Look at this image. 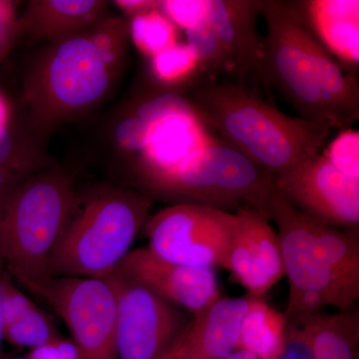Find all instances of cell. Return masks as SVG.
I'll list each match as a JSON object with an SVG mask.
<instances>
[{
	"instance_id": "6da1fadb",
	"label": "cell",
	"mask_w": 359,
	"mask_h": 359,
	"mask_svg": "<svg viewBox=\"0 0 359 359\" xmlns=\"http://www.w3.org/2000/svg\"><path fill=\"white\" fill-rule=\"evenodd\" d=\"M188 103L224 142L275 178L320 154L332 130L285 114L236 82L202 80Z\"/></svg>"
},
{
	"instance_id": "7a4b0ae2",
	"label": "cell",
	"mask_w": 359,
	"mask_h": 359,
	"mask_svg": "<svg viewBox=\"0 0 359 359\" xmlns=\"http://www.w3.org/2000/svg\"><path fill=\"white\" fill-rule=\"evenodd\" d=\"M77 209L74 180L52 165L0 202V259L33 294L50 280L52 257Z\"/></svg>"
},
{
	"instance_id": "3957f363",
	"label": "cell",
	"mask_w": 359,
	"mask_h": 359,
	"mask_svg": "<svg viewBox=\"0 0 359 359\" xmlns=\"http://www.w3.org/2000/svg\"><path fill=\"white\" fill-rule=\"evenodd\" d=\"M148 194L104 187L85 201L71 219L50 264L52 278H107L131 252L150 217Z\"/></svg>"
},
{
	"instance_id": "277c9868",
	"label": "cell",
	"mask_w": 359,
	"mask_h": 359,
	"mask_svg": "<svg viewBox=\"0 0 359 359\" xmlns=\"http://www.w3.org/2000/svg\"><path fill=\"white\" fill-rule=\"evenodd\" d=\"M114 78L87 32L47 45L26 72V123L43 140L58 125L96 108L109 93Z\"/></svg>"
},
{
	"instance_id": "5b68a950",
	"label": "cell",
	"mask_w": 359,
	"mask_h": 359,
	"mask_svg": "<svg viewBox=\"0 0 359 359\" xmlns=\"http://www.w3.org/2000/svg\"><path fill=\"white\" fill-rule=\"evenodd\" d=\"M143 185L175 204L207 205L226 212L248 207L266 212L276 189L275 177L224 141L196 148L176 166Z\"/></svg>"
},
{
	"instance_id": "8992f818",
	"label": "cell",
	"mask_w": 359,
	"mask_h": 359,
	"mask_svg": "<svg viewBox=\"0 0 359 359\" xmlns=\"http://www.w3.org/2000/svg\"><path fill=\"white\" fill-rule=\"evenodd\" d=\"M266 25L261 74L299 117L337 129L332 111L316 83L299 39V18L292 1L262 0Z\"/></svg>"
},
{
	"instance_id": "52a82bcc",
	"label": "cell",
	"mask_w": 359,
	"mask_h": 359,
	"mask_svg": "<svg viewBox=\"0 0 359 359\" xmlns=\"http://www.w3.org/2000/svg\"><path fill=\"white\" fill-rule=\"evenodd\" d=\"M235 212L195 204H174L149 217L147 249L170 263L224 268Z\"/></svg>"
},
{
	"instance_id": "ba28073f",
	"label": "cell",
	"mask_w": 359,
	"mask_h": 359,
	"mask_svg": "<svg viewBox=\"0 0 359 359\" xmlns=\"http://www.w3.org/2000/svg\"><path fill=\"white\" fill-rule=\"evenodd\" d=\"M43 297L67 325L81 359H118L117 292L110 276L52 278Z\"/></svg>"
},
{
	"instance_id": "9c48e42d",
	"label": "cell",
	"mask_w": 359,
	"mask_h": 359,
	"mask_svg": "<svg viewBox=\"0 0 359 359\" xmlns=\"http://www.w3.org/2000/svg\"><path fill=\"white\" fill-rule=\"evenodd\" d=\"M266 212L278 228L283 271L290 283L287 304L304 295H316L325 306L339 311L353 309L359 289L344 282L328 268L314 245L306 215L290 204L276 185Z\"/></svg>"
},
{
	"instance_id": "30bf717a",
	"label": "cell",
	"mask_w": 359,
	"mask_h": 359,
	"mask_svg": "<svg viewBox=\"0 0 359 359\" xmlns=\"http://www.w3.org/2000/svg\"><path fill=\"white\" fill-rule=\"evenodd\" d=\"M117 292L118 359H159L185 330L181 309L152 290L114 271Z\"/></svg>"
},
{
	"instance_id": "8fae6325",
	"label": "cell",
	"mask_w": 359,
	"mask_h": 359,
	"mask_svg": "<svg viewBox=\"0 0 359 359\" xmlns=\"http://www.w3.org/2000/svg\"><path fill=\"white\" fill-rule=\"evenodd\" d=\"M285 199L311 218L358 233L359 179L348 176L320 153L276 177Z\"/></svg>"
},
{
	"instance_id": "7c38bea8",
	"label": "cell",
	"mask_w": 359,
	"mask_h": 359,
	"mask_svg": "<svg viewBox=\"0 0 359 359\" xmlns=\"http://www.w3.org/2000/svg\"><path fill=\"white\" fill-rule=\"evenodd\" d=\"M224 268L248 295L262 297L285 276L278 233L264 212L241 208Z\"/></svg>"
},
{
	"instance_id": "4fadbf2b",
	"label": "cell",
	"mask_w": 359,
	"mask_h": 359,
	"mask_svg": "<svg viewBox=\"0 0 359 359\" xmlns=\"http://www.w3.org/2000/svg\"><path fill=\"white\" fill-rule=\"evenodd\" d=\"M197 316L222 297L216 269L170 263L147 248L131 250L116 271Z\"/></svg>"
},
{
	"instance_id": "5bb4252c",
	"label": "cell",
	"mask_w": 359,
	"mask_h": 359,
	"mask_svg": "<svg viewBox=\"0 0 359 359\" xmlns=\"http://www.w3.org/2000/svg\"><path fill=\"white\" fill-rule=\"evenodd\" d=\"M262 0H211L208 25L226 52L231 73L244 78L261 74L263 39L257 20Z\"/></svg>"
},
{
	"instance_id": "9a60e30c",
	"label": "cell",
	"mask_w": 359,
	"mask_h": 359,
	"mask_svg": "<svg viewBox=\"0 0 359 359\" xmlns=\"http://www.w3.org/2000/svg\"><path fill=\"white\" fill-rule=\"evenodd\" d=\"M108 15L103 0H32L18 18L20 36L32 43L57 44L88 32Z\"/></svg>"
},
{
	"instance_id": "2e32d148",
	"label": "cell",
	"mask_w": 359,
	"mask_h": 359,
	"mask_svg": "<svg viewBox=\"0 0 359 359\" xmlns=\"http://www.w3.org/2000/svg\"><path fill=\"white\" fill-rule=\"evenodd\" d=\"M304 25L347 73L359 68L358 0L292 1Z\"/></svg>"
},
{
	"instance_id": "e0dca14e",
	"label": "cell",
	"mask_w": 359,
	"mask_h": 359,
	"mask_svg": "<svg viewBox=\"0 0 359 359\" xmlns=\"http://www.w3.org/2000/svg\"><path fill=\"white\" fill-rule=\"evenodd\" d=\"M250 301V295L221 297L205 311L193 316L177 359H224L235 353Z\"/></svg>"
},
{
	"instance_id": "ac0fdd59",
	"label": "cell",
	"mask_w": 359,
	"mask_h": 359,
	"mask_svg": "<svg viewBox=\"0 0 359 359\" xmlns=\"http://www.w3.org/2000/svg\"><path fill=\"white\" fill-rule=\"evenodd\" d=\"M299 18L302 48L308 57L316 83L334 115L337 129L340 131L351 129L358 121L359 116L358 76L344 71L337 59L309 32L299 14Z\"/></svg>"
},
{
	"instance_id": "d6986e66",
	"label": "cell",
	"mask_w": 359,
	"mask_h": 359,
	"mask_svg": "<svg viewBox=\"0 0 359 359\" xmlns=\"http://www.w3.org/2000/svg\"><path fill=\"white\" fill-rule=\"evenodd\" d=\"M42 141L27 123L23 126L13 118L0 131V202L28 177L51 166Z\"/></svg>"
},
{
	"instance_id": "ffe728a7",
	"label": "cell",
	"mask_w": 359,
	"mask_h": 359,
	"mask_svg": "<svg viewBox=\"0 0 359 359\" xmlns=\"http://www.w3.org/2000/svg\"><path fill=\"white\" fill-rule=\"evenodd\" d=\"M4 339L11 344L43 348L57 342V332L45 316L6 275L4 280Z\"/></svg>"
},
{
	"instance_id": "44dd1931",
	"label": "cell",
	"mask_w": 359,
	"mask_h": 359,
	"mask_svg": "<svg viewBox=\"0 0 359 359\" xmlns=\"http://www.w3.org/2000/svg\"><path fill=\"white\" fill-rule=\"evenodd\" d=\"M285 313L262 297H252L241 325L238 349L257 359H275L282 351L287 330Z\"/></svg>"
},
{
	"instance_id": "7402d4cb",
	"label": "cell",
	"mask_w": 359,
	"mask_h": 359,
	"mask_svg": "<svg viewBox=\"0 0 359 359\" xmlns=\"http://www.w3.org/2000/svg\"><path fill=\"white\" fill-rule=\"evenodd\" d=\"M299 320L306 321L311 330L313 359H358L359 316L354 308Z\"/></svg>"
},
{
	"instance_id": "603a6c76",
	"label": "cell",
	"mask_w": 359,
	"mask_h": 359,
	"mask_svg": "<svg viewBox=\"0 0 359 359\" xmlns=\"http://www.w3.org/2000/svg\"><path fill=\"white\" fill-rule=\"evenodd\" d=\"M306 219L314 245L323 262L344 282L359 289L358 233L340 230L306 215Z\"/></svg>"
},
{
	"instance_id": "cb8c5ba5",
	"label": "cell",
	"mask_w": 359,
	"mask_h": 359,
	"mask_svg": "<svg viewBox=\"0 0 359 359\" xmlns=\"http://www.w3.org/2000/svg\"><path fill=\"white\" fill-rule=\"evenodd\" d=\"M129 35L137 49L152 58L177 43L178 28L155 9L130 18Z\"/></svg>"
},
{
	"instance_id": "d4e9b609",
	"label": "cell",
	"mask_w": 359,
	"mask_h": 359,
	"mask_svg": "<svg viewBox=\"0 0 359 359\" xmlns=\"http://www.w3.org/2000/svg\"><path fill=\"white\" fill-rule=\"evenodd\" d=\"M86 32L103 62L117 76L126 59L129 20L121 16L108 15Z\"/></svg>"
},
{
	"instance_id": "484cf974",
	"label": "cell",
	"mask_w": 359,
	"mask_h": 359,
	"mask_svg": "<svg viewBox=\"0 0 359 359\" xmlns=\"http://www.w3.org/2000/svg\"><path fill=\"white\" fill-rule=\"evenodd\" d=\"M151 71L160 84L168 87L193 83L202 74L192 48L179 42L151 58Z\"/></svg>"
},
{
	"instance_id": "4316f807",
	"label": "cell",
	"mask_w": 359,
	"mask_h": 359,
	"mask_svg": "<svg viewBox=\"0 0 359 359\" xmlns=\"http://www.w3.org/2000/svg\"><path fill=\"white\" fill-rule=\"evenodd\" d=\"M148 130L149 121L143 103L130 108L116 125L113 136L116 148L132 160L134 167L145 148Z\"/></svg>"
},
{
	"instance_id": "83f0119b",
	"label": "cell",
	"mask_w": 359,
	"mask_h": 359,
	"mask_svg": "<svg viewBox=\"0 0 359 359\" xmlns=\"http://www.w3.org/2000/svg\"><path fill=\"white\" fill-rule=\"evenodd\" d=\"M186 34L187 44L196 54L202 75L231 72L226 52L208 23L188 30Z\"/></svg>"
},
{
	"instance_id": "f1b7e54d",
	"label": "cell",
	"mask_w": 359,
	"mask_h": 359,
	"mask_svg": "<svg viewBox=\"0 0 359 359\" xmlns=\"http://www.w3.org/2000/svg\"><path fill=\"white\" fill-rule=\"evenodd\" d=\"M211 0H163L159 11L179 29L188 30L205 25Z\"/></svg>"
},
{
	"instance_id": "f546056e",
	"label": "cell",
	"mask_w": 359,
	"mask_h": 359,
	"mask_svg": "<svg viewBox=\"0 0 359 359\" xmlns=\"http://www.w3.org/2000/svg\"><path fill=\"white\" fill-rule=\"evenodd\" d=\"M340 132L341 133L321 153L340 171L359 179L358 132L351 129Z\"/></svg>"
},
{
	"instance_id": "4dcf8cb0",
	"label": "cell",
	"mask_w": 359,
	"mask_h": 359,
	"mask_svg": "<svg viewBox=\"0 0 359 359\" xmlns=\"http://www.w3.org/2000/svg\"><path fill=\"white\" fill-rule=\"evenodd\" d=\"M275 359H313V337L306 321H290L285 344Z\"/></svg>"
},
{
	"instance_id": "1f68e13d",
	"label": "cell",
	"mask_w": 359,
	"mask_h": 359,
	"mask_svg": "<svg viewBox=\"0 0 359 359\" xmlns=\"http://www.w3.org/2000/svg\"><path fill=\"white\" fill-rule=\"evenodd\" d=\"M18 37L20 27L15 4L8 0H0V59L11 50Z\"/></svg>"
},
{
	"instance_id": "d6a6232c",
	"label": "cell",
	"mask_w": 359,
	"mask_h": 359,
	"mask_svg": "<svg viewBox=\"0 0 359 359\" xmlns=\"http://www.w3.org/2000/svg\"><path fill=\"white\" fill-rule=\"evenodd\" d=\"M114 4L130 18L159 9V1L155 0H117Z\"/></svg>"
},
{
	"instance_id": "836d02e7",
	"label": "cell",
	"mask_w": 359,
	"mask_h": 359,
	"mask_svg": "<svg viewBox=\"0 0 359 359\" xmlns=\"http://www.w3.org/2000/svg\"><path fill=\"white\" fill-rule=\"evenodd\" d=\"M6 271L0 259V359H2V341L4 339V280Z\"/></svg>"
},
{
	"instance_id": "e575fe53",
	"label": "cell",
	"mask_w": 359,
	"mask_h": 359,
	"mask_svg": "<svg viewBox=\"0 0 359 359\" xmlns=\"http://www.w3.org/2000/svg\"><path fill=\"white\" fill-rule=\"evenodd\" d=\"M13 119L11 108L6 97L0 93V131L6 128Z\"/></svg>"
},
{
	"instance_id": "d590c367",
	"label": "cell",
	"mask_w": 359,
	"mask_h": 359,
	"mask_svg": "<svg viewBox=\"0 0 359 359\" xmlns=\"http://www.w3.org/2000/svg\"><path fill=\"white\" fill-rule=\"evenodd\" d=\"M185 330H184V332H182L181 335H180L178 339H177L176 341L174 342L173 346L170 347V348L168 349L166 353L163 354V355L161 356L159 359H177V358H178L180 347H181L182 341H183V337L184 334H185Z\"/></svg>"
},
{
	"instance_id": "8d00e7d4",
	"label": "cell",
	"mask_w": 359,
	"mask_h": 359,
	"mask_svg": "<svg viewBox=\"0 0 359 359\" xmlns=\"http://www.w3.org/2000/svg\"><path fill=\"white\" fill-rule=\"evenodd\" d=\"M224 359H257L254 354L250 353L249 351H245L244 349H237L235 353L229 355L228 358Z\"/></svg>"
}]
</instances>
